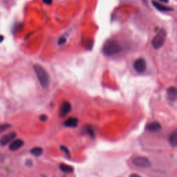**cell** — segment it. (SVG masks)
Returning <instances> with one entry per match:
<instances>
[{
	"label": "cell",
	"mask_w": 177,
	"mask_h": 177,
	"mask_svg": "<svg viewBox=\"0 0 177 177\" xmlns=\"http://www.w3.org/2000/svg\"><path fill=\"white\" fill-rule=\"evenodd\" d=\"M31 153L35 156H39L43 153V150H42V148L41 147H36L33 148V149L31 150Z\"/></svg>",
	"instance_id": "9a60e30c"
},
{
	"label": "cell",
	"mask_w": 177,
	"mask_h": 177,
	"mask_svg": "<svg viewBox=\"0 0 177 177\" xmlns=\"http://www.w3.org/2000/svg\"><path fill=\"white\" fill-rule=\"evenodd\" d=\"M78 119L77 118H69L65 121L64 125L67 127H76L78 126Z\"/></svg>",
	"instance_id": "7c38bea8"
},
{
	"label": "cell",
	"mask_w": 177,
	"mask_h": 177,
	"mask_svg": "<svg viewBox=\"0 0 177 177\" xmlns=\"http://www.w3.org/2000/svg\"><path fill=\"white\" fill-rule=\"evenodd\" d=\"M15 136H16L15 132H10L6 134V135L4 136L1 139H0V145L4 146V145L8 144L15 138Z\"/></svg>",
	"instance_id": "52a82bcc"
},
{
	"label": "cell",
	"mask_w": 177,
	"mask_h": 177,
	"mask_svg": "<svg viewBox=\"0 0 177 177\" xmlns=\"http://www.w3.org/2000/svg\"><path fill=\"white\" fill-rule=\"evenodd\" d=\"M4 36L2 35H0V43H2V42L4 41Z\"/></svg>",
	"instance_id": "603a6c76"
},
{
	"label": "cell",
	"mask_w": 177,
	"mask_h": 177,
	"mask_svg": "<svg viewBox=\"0 0 177 177\" xmlns=\"http://www.w3.org/2000/svg\"><path fill=\"white\" fill-rule=\"evenodd\" d=\"M160 2H163V3H168L169 2V0H159Z\"/></svg>",
	"instance_id": "cb8c5ba5"
},
{
	"label": "cell",
	"mask_w": 177,
	"mask_h": 177,
	"mask_svg": "<svg viewBox=\"0 0 177 177\" xmlns=\"http://www.w3.org/2000/svg\"><path fill=\"white\" fill-rule=\"evenodd\" d=\"M169 142L172 147H176L177 145V131L175 130L170 134L169 137Z\"/></svg>",
	"instance_id": "4fadbf2b"
},
{
	"label": "cell",
	"mask_w": 177,
	"mask_h": 177,
	"mask_svg": "<svg viewBox=\"0 0 177 177\" xmlns=\"http://www.w3.org/2000/svg\"><path fill=\"white\" fill-rule=\"evenodd\" d=\"M60 170L62 171V172H64L65 173H71L73 171V168L70 166V165H68L66 164H64V163H62L60 165Z\"/></svg>",
	"instance_id": "5bb4252c"
},
{
	"label": "cell",
	"mask_w": 177,
	"mask_h": 177,
	"mask_svg": "<svg viewBox=\"0 0 177 177\" xmlns=\"http://www.w3.org/2000/svg\"><path fill=\"white\" fill-rule=\"evenodd\" d=\"M167 96L170 101H175L176 99V88L174 87H170L167 90Z\"/></svg>",
	"instance_id": "8fae6325"
},
{
	"label": "cell",
	"mask_w": 177,
	"mask_h": 177,
	"mask_svg": "<svg viewBox=\"0 0 177 177\" xmlns=\"http://www.w3.org/2000/svg\"><path fill=\"white\" fill-rule=\"evenodd\" d=\"M152 5L154 6V7L156 8L157 10L161 11V12H170V11H172L174 10L173 8L165 6L160 4V3L157 2L156 1H152Z\"/></svg>",
	"instance_id": "30bf717a"
},
{
	"label": "cell",
	"mask_w": 177,
	"mask_h": 177,
	"mask_svg": "<svg viewBox=\"0 0 177 177\" xmlns=\"http://www.w3.org/2000/svg\"><path fill=\"white\" fill-rule=\"evenodd\" d=\"M130 177H141V176H139L138 175H137V174H132V175H131Z\"/></svg>",
	"instance_id": "7402d4cb"
},
{
	"label": "cell",
	"mask_w": 177,
	"mask_h": 177,
	"mask_svg": "<svg viewBox=\"0 0 177 177\" xmlns=\"http://www.w3.org/2000/svg\"><path fill=\"white\" fill-rule=\"evenodd\" d=\"M24 142L22 139H17L13 141L9 145V149L11 151H17L24 145Z\"/></svg>",
	"instance_id": "9c48e42d"
},
{
	"label": "cell",
	"mask_w": 177,
	"mask_h": 177,
	"mask_svg": "<svg viewBox=\"0 0 177 177\" xmlns=\"http://www.w3.org/2000/svg\"><path fill=\"white\" fill-rule=\"evenodd\" d=\"M84 132H86V133H87L90 136L93 137V136H94V130L93 129V127H91V126H90V125H87V126L84 127Z\"/></svg>",
	"instance_id": "2e32d148"
},
{
	"label": "cell",
	"mask_w": 177,
	"mask_h": 177,
	"mask_svg": "<svg viewBox=\"0 0 177 177\" xmlns=\"http://www.w3.org/2000/svg\"><path fill=\"white\" fill-rule=\"evenodd\" d=\"M161 129V125L158 122L154 121L147 125V130L150 132H159Z\"/></svg>",
	"instance_id": "ba28073f"
},
{
	"label": "cell",
	"mask_w": 177,
	"mask_h": 177,
	"mask_svg": "<svg viewBox=\"0 0 177 177\" xmlns=\"http://www.w3.org/2000/svg\"><path fill=\"white\" fill-rule=\"evenodd\" d=\"M134 68L137 73H144L147 68V64L143 58H138L134 62Z\"/></svg>",
	"instance_id": "5b68a950"
},
{
	"label": "cell",
	"mask_w": 177,
	"mask_h": 177,
	"mask_svg": "<svg viewBox=\"0 0 177 177\" xmlns=\"http://www.w3.org/2000/svg\"><path fill=\"white\" fill-rule=\"evenodd\" d=\"M60 149L65 153V154H67V156H69V155H70L69 150H68V148H67V147H65V146H63V145H62V146H60Z\"/></svg>",
	"instance_id": "ac0fdd59"
},
{
	"label": "cell",
	"mask_w": 177,
	"mask_h": 177,
	"mask_svg": "<svg viewBox=\"0 0 177 177\" xmlns=\"http://www.w3.org/2000/svg\"><path fill=\"white\" fill-rule=\"evenodd\" d=\"M37 78L42 87H47L49 84V76L44 68L39 64H35L33 66Z\"/></svg>",
	"instance_id": "7a4b0ae2"
},
{
	"label": "cell",
	"mask_w": 177,
	"mask_h": 177,
	"mask_svg": "<svg viewBox=\"0 0 177 177\" xmlns=\"http://www.w3.org/2000/svg\"><path fill=\"white\" fill-rule=\"evenodd\" d=\"M132 163L136 167L142 168H147L151 166L150 160L144 156H138L134 158L132 161Z\"/></svg>",
	"instance_id": "277c9868"
},
{
	"label": "cell",
	"mask_w": 177,
	"mask_h": 177,
	"mask_svg": "<svg viewBox=\"0 0 177 177\" xmlns=\"http://www.w3.org/2000/svg\"><path fill=\"white\" fill-rule=\"evenodd\" d=\"M43 2L47 5H51L53 3V0H43Z\"/></svg>",
	"instance_id": "44dd1931"
},
{
	"label": "cell",
	"mask_w": 177,
	"mask_h": 177,
	"mask_svg": "<svg viewBox=\"0 0 177 177\" xmlns=\"http://www.w3.org/2000/svg\"><path fill=\"white\" fill-rule=\"evenodd\" d=\"M71 110V105L68 102H64L60 108V116L61 117L66 116Z\"/></svg>",
	"instance_id": "8992f818"
},
{
	"label": "cell",
	"mask_w": 177,
	"mask_h": 177,
	"mask_svg": "<svg viewBox=\"0 0 177 177\" xmlns=\"http://www.w3.org/2000/svg\"><path fill=\"white\" fill-rule=\"evenodd\" d=\"M67 41V39L65 38H64V37H62V38H60L59 39V40H58V45H63L64 44H65V42H66Z\"/></svg>",
	"instance_id": "d6986e66"
},
{
	"label": "cell",
	"mask_w": 177,
	"mask_h": 177,
	"mask_svg": "<svg viewBox=\"0 0 177 177\" xmlns=\"http://www.w3.org/2000/svg\"><path fill=\"white\" fill-rule=\"evenodd\" d=\"M39 119H40L41 121L44 122L47 120V116L44 115V114H43V115H41L40 116H39Z\"/></svg>",
	"instance_id": "ffe728a7"
},
{
	"label": "cell",
	"mask_w": 177,
	"mask_h": 177,
	"mask_svg": "<svg viewBox=\"0 0 177 177\" xmlns=\"http://www.w3.org/2000/svg\"><path fill=\"white\" fill-rule=\"evenodd\" d=\"M10 127L9 124H1L0 125V134L2 132H4L5 130H6L8 128Z\"/></svg>",
	"instance_id": "e0dca14e"
},
{
	"label": "cell",
	"mask_w": 177,
	"mask_h": 177,
	"mask_svg": "<svg viewBox=\"0 0 177 177\" xmlns=\"http://www.w3.org/2000/svg\"><path fill=\"white\" fill-rule=\"evenodd\" d=\"M166 32L164 29L159 30L156 35L154 37L152 41V44L154 48L158 49L163 46L165 42V39H166Z\"/></svg>",
	"instance_id": "3957f363"
},
{
	"label": "cell",
	"mask_w": 177,
	"mask_h": 177,
	"mask_svg": "<svg viewBox=\"0 0 177 177\" xmlns=\"http://www.w3.org/2000/svg\"><path fill=\"white\" fill-rule=\"evenodd\" d=\"M122 50L121 46L118 42L113 39H109L105 43L102 47V52L107 56H112L116 54L121 53Z\"/></svg>",
	"instance_id": "6da1fadb"
}]
</instances>
